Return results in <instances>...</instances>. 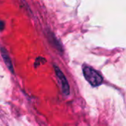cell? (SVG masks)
<instances>
[{"instance_id":"obj_4","label":"cell","mask_w":126,"mask_h":126,"mask_svg":"<svg viewBox=\"0 0 126 126\" xmlns=\"http://www.w3.org/2000/svg\"><path fill=\"white\" fill-rule=\"evenodd\" d=\"M4 27V23L2 21H0V31L3 30Z\"/></svg>"},{"instance_id":"obj_1","label":"cell","mask_w":126,"mask_h":126,"mask_svg":"<svg viewBox=\"0 0 126 126\" xmlns=\"http://www.w3.org/2000/svg\"><path fill=\"white\" fill-rule=\"evenodd\" d=\"M83 73L86 80L93 87H96L102 84L103 80V77L93 68L89 66H84L83 68Z\"/></svg>"},{"instance_id":"obj_3","label":"cell","mask_w":126,"mask_h":126,"mask_svg":"<svg viewBox=\"0 0 126 126\" xmlns=\"http://www.w3.org/2000/svg\"><path fill=\"white\" fill-rule=\"evenodd\" d=\"M1 57H2V58L4 60V62L5 63V64L7 66V67L10 69V71L12 73H14V69H13V63L11 61L10 57L7 49H4V47L1 48Z\"/></svg>"},{"instance_id":"obj_2","label":"cell","mask_w":126,"mask_h":126,"mask_svg":"<svg viewBox=\"0 0 126 126\" xmlns=\"http://www.w3.org/2000/svg\"><path fill=\"white\" fill-rule=\"evenodd\" d=\"M55 68V74L57 75V77L58 78L61 85V89H62V92L65 95H68L69 94V92H70V89H69V83L65 77V75H63V73L62 72V71L57 66H54Z\"/></svg>"}]
</instances>
